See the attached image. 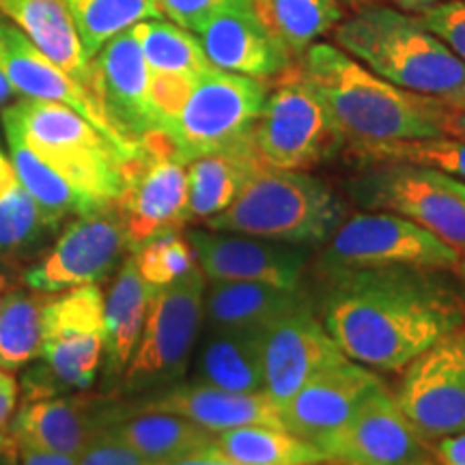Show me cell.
<instances>
[{"mask_svg":"<svg viewBox=\"0 0 465 465\" xmlns=\"http://www.w3.org/2000/svg\"><path fill=\"white\" fill-rule=\"evenodd\" d=\"M155 465H242L232 459L224 457L216 446H209V449H203L199 452H192V455L173 459V461H164V463H155Z\"/></svg>","mask_w":465,"mask_h":465,"instance_id":"f6af8a7d","label":"cell"},{"mask_svg":"<svg viewBox=\"0 0 465 465\" xmlns=\"http://www.w3.org/2000/svg\"><path fill=\"white\" fill-rule=\"evenodd\" d=\"M319 449L336 465H438L431 444L418 435L383 383Z\"/></svg>","mask_w":465,"mask_h":465,"instance_id":"9a60e30c","label":"cell"},{"mask_svg":"<svg viewBox=\"0 0 465 465\" xmlns=\"http://www.w3.org/2000/svg\"><path fill=\"white\" fill-rule=\"evenodd\" d=\"M141 44L143 56L147 61L151 74L185 75V78H201L212 69L201 42L194 33L158 17L144 20L132 28Z\"/></svg>","mask_w":465,"mask_h":465,"instance_id":"836d02e7","label":"cell"},{"mask_svg":"<svg viewBox=\"0 0 465 465\" xmlns=\"http://www.w3.org/2000/svg\"><path fill=\"white\" fill-rule=\"evenodd\" d=\"M420 22L465 63V0H440L418 14Z\"/></svg>","mask_w":465,"mask_h":465,"instance_id":"f35d334b","label":"cell"},{"mask_svg":"<svg viewBox=\"0 0 465 465\" xmlns=\"http://www.w3.org/2000/svg\"><path fill=\"white\" fill-rule=\"evenodd\" d=\"M17 465H78V457L56 452L25 440H14Z\"/></svg>","mask_w":465,"mask_h":465,"instance_id":"7bdbcfd3","label":"cell"},{"mask_svg":"<svg viewBox=\"0 0 465 465\" xmlns=\"http://www.w3.org/2000/svg\"><path fill=\"white\" fill-rule=\"evenodd\" d=\"M438 465H465V431L431 441Z\"/></svg>","mask_w":465,"mask_h":465,"instance_id":"ee69618b","label":"cell"},{"mask_svg":"<svg viewBox=\"0 0 465 465\" xmlns=\"http://www.w3.org/2000/svg\"><path fill=\"white\" fill-rule=\"evenodd\" d=\"M3 289H5V276L0 274V293H3Z\"/></svg>","mask_w":465,"mask_h":465,"instance_id":"9f6ffc18","label":"cell"},{"mask_svg":"<svg viewBox=\"0 0 465 465\" xmlns=\"http://www.w3.org/2000/svg\"><path fill=\"white\" fill-rule=\"evenodd\" d=\"M17 410V380L14 373L0 369V455L14 452L11 422Z\"/></svg>","mask_w":465,"mask_h":465,"instance_id":"b9f144b4","label":"cell"},{"mask_svg":"<svg viewBox=\"0 0 465 465\" xmlns=\"http://www.w3.org/2000/svg\"><path fill=\"white\" fill-rule=\"evenodd\" d=\"M0 121H3L11 164H14L17 179L25 185L28 196L37 205L39 218H42L48 232L56 231L67 218H75L80 213L97 209L72 183L65 182L48 162L42 160V155L28 144L25 134L20 132V127L5 110L0 113Z\"/></svg>","mask_w":465,"mask_h":465,"instance_id":"83f0119b","label":"cell"},{"mask_svg":"<svg viewBox=\"0 0 465 465\" xmlns=\"http://www.w3.org/2000/svg\"><path fill=\"white\" fill-rule=\"evenodd\" d=\"M14 95H15L14 86H11L7 74H5L3 65H0V106H5V104H7Z\"/></svg>","mask_w":465,"mask_h":465,"instance_id":"f907efd6","label":"cell"},{"mask_svg":"<svg viewBox=\"0 0 465 465\" xmlns=\"http://www.w3.org/2000/svg\"><path fill=\"white\" fill-rule=\"evenodd\" d=\"M0 15L14 22L54 65L95 93L93 61L80 44L65 0H0Z\"/></svg>","mask_w":465,"mask_h":465,"instance_id":"d4e9b609","label":"cell"},{"mask_svg":"<svg viewBox=\"0 0 465 465\" xmlns=\"http://www.w3.org/2000/svg\"><path fill=\"white\" fill-rule=\"evenodd\" d=\"M185 237L205 281H248L300 289L311 259L308 246L207 226L188 229Z\"/></svg>","mask_w":465,"mask_h":465,"instance_id":"2e32d148","label":"cell"},{"mask_svg":"<svg viewBox=\"0 0 465 465\" xmlns=\"http://www.w3.org/2000/svg\"><path fill=\"white\" fill-rule=\"evenodd\" d=\"M0 65L7 74L15 95L63 104L95 125L125 158L136 151V144L127 141L113 125L100 97L54 65L48 56H44L5 15H0Z\"/></svg>","mask_w":465,"mask_h":465,"instance_id":"ac0fdd59","label":"cell"},{"mask_svg":"<svg viewBox=\"0 0 465 465\" xmlns=\"http://www.w3.org/2000/svg\"><path fill=\"white\" fill-rule=\"evenodd\" d=\"M392 397L429 444L465 431V328L411 360L401 371Z\"/></svg>","mask_w":465,"mask_h":465,"instance_id":"8fae6325","label":"cell"},{"mask_svg":"<svg viewBox=\"0 0 465 465\" xmlns=\"http://www.w3.org/2000/svg\"><path fill=\"white\" fill-rule=\"evenodd\" d=\"M116 414L119 410H97L95 403L83 399H28L15 410L11 438L78 457L93 435Z\"/></svg>","mask_w":465,"mask_h":465,"instance_id":"cb8c5ba5","label":"cell"},{"mask_svg":"<svg viewBox=\"0 0 465 465\" xmlns=\"http://www.w3.org/2000/svg\"><path fill=\"white\" fill-rule=\"evenodd\" d=\"M342 52L401 89L444 97L465 84V63L407 11L364 5L334 28Z\"/></svg>","mask_w":465,"mask_h":465,"instance_id":"3957f363","label":"cell"},{"mask_svg":"<svg viewBox=\"0 0 465 465\" xmlns=\"http://www.w3.org/2000/svg\"><path fill=\"white\" fill-rule=\"evenodd\" d=\"M381 383L377 371L366 369L347 356L336 360L312 375L281 407L282 427L311 444L322 446L345 427L362 401Z\"/></svg>","mask_w":465,"mask_h":465,"instance_id":"d6986e66","label":"cell"},{"mask_svg":"<svg viewBox=\"0 0 465 465\" xmlns=\"http://www.w3.org/2000/svg\"><path fill=\"white\" fill-rule=\"evenodd\" d=\"M190 364L192 383L263 392V328L203 325Z\"/></svg>","mask_w":465,"mask_h":465,"instance_id":"603a6c76","label":"cell"},{"mask_svg":"<svg viewBox=\"0 0 465 465\" xmlns=\"http://www.w3.org/2000/svg\"><path fill=\"white\" fill-rule=\"evenodd\" d=\"M194 35L212 67L223 72L265 83L293 65V54L250 3L220 11Z\"/></svg>","mask_w":465,"mask_h":465,"instance_id":"ffe728a7","label":"cell"},{"mask_svg":"<svg viewBox=\"0 0 465 465\" xmlns=\"http://www.w3.org/2000/svg\"><path fill=\"white\" fill-rule=\"evenodd\" d=\"M246 3L248 0H158V7L164 20L196 33L209 17Z\"/></svg>","mask_w":465,"mask_h":465,"instance_id":"ab89813d","label":"cell"},{"mask_svg":"<svg viewBox=\"0 0 465 465\" xmlns=\"http://www.w3.org/2000/svg\"><path fill=\"white\" fill-rule=\"evenodd\" d=\"M322 465H328V463H322ZM334 465H336V463H334Z\"/></svg>","mask_w":465,"mask_h":465,"instance_id":"6f0895ef","label":"cell"},{"mask_svg":"<svg viewBox=\"0 0 465 465\" xmlns=\"http://www.w3.org/2000/svg\"><path fill=\"white\" fill-rule=\"evenodd\" d=\"M130 252L124 223L114 205L75 216L37 263L25 272V284L39 293L97 284L119 270Z\"/></svg>","mask_w":465,"mask_h":465,"instance_id":"5bb4252c","label":"cell"},{"mask_svg":"<svg viewBox=\"0 0 465 465\" xmlns=\"http://www.w3.org/2000/svg\"><path fill=\"white\" fill-rule=\"evenodd\" d=\"M136 411H166L201 424L212 433L229 429L267 424L282 427L278 405L265 392H231L199 383H177L166 391L151 394ZM284 429V427H282Z\"/></svg>","mask_w":465,"mask_h":465,"instance_id":"7402d4cb","label":"cell"},{"mask_svg":"<svg viewBox=\"0 0 465 465\" xmlns=\"http://www.w3.org/2000/svg\"><path fill=\"white\" fill-rule=\"evenodd\" d=\"M341 5H347V7L351 9H358V7H364V5H373L375 0H339Z\"/></svg>","mask_w":465,"mask_h":465,"instance_id":"db71d44e","label":"cell"},{"mask_svg":"<svg viewBox=\"0 0 465 465\" xmlns=\"http://www.w3.org/2000/svg\"><path fill=\"white\" fill-rule=\"evenodd\" d=\"M341 358L345 353L323 328L315 300L308 295L263 328V392L281 410L312 375Z\"/></svg>","mask_w":465,"mask_h":465,"instance_id":"e0dca14e","label":"cell"},{"mask_svg":"<svg viewBox=\"0 0 465 465\" xmlns=\"http://www.w3.org/2000/svg\"><path fill=\"white\" fill-rule=\"evenodd\" d=\"M130 252L153 235L188 224V160L166 132H151L124 162V185L113 203Z\"/></svg>","mask_w":465,"mask_h":465,"instance_id":"9c48e42d","label":"cell"},{"mask_svg":"<svg viewBox=\"0 0 465 465\" xmlns=\"http://www.w3.org/2000/svg\"><path fill=\"white\" fill-rule=\"evenodd\" d=\"M0 465H17L15 452H5V455H0Z\"/></svg>","mask_w":465,"mask_h":465,"instance_id":"11a10c76","label":"cell"},{"mask_svg":"<svg viewBox=\"0 0 465 465\" xmlns=\"http://www.w3.org/2000/svg\"><path fill=\"white\" fill-rule=\"evenodd\" d=\"M104 429L153 463L173 461V459L209 449L216 440V433H212L209 429L183 416L166 414V411L124 414L119 410L114 420Z\"/></svg>","mask_w":465,"mask_h":465,"instance_id":"f546056e","label":"cell"},{"mask_svg":"<svg viewBox=\"0 0 465 465\" xmlns=\"http://www.w3.org/2000/svg\"><path fill=\"white\" fill-rule=\"evenodd\" d=\"M449 274L386 267L319 276L317 315L349 360L401 373L424 349L465 328L463 293Z\"/></svg>","mask_w":465,"mask_h":465,"instance_id":"6da1fadb","label":"cell"},{"mask_svg":"<svg viewBox=\"0 0 465 465\" xmlns=\"http://www.w3.org/2000/svg\"><path fill=\"white\" fill-rule=\"evenodd\" d=\"M48 235L37 205L25 190L7 149L0 143V257H15Z\"/></svg>","mask_w":465,"mask_h":465,"instance_id":"e575fe53","label":"cell"},{"mask_svg":"<svg viewBox=\"0 0 465 465\" xmlns=\"http://www.w3.org/2000/svg\"><path fill=\"white\" fill-rule=\"evenodd\" d=\"M457 274H459V278H461V287H463V304H465V250L461 254H459V263H457Z\"/></svg>","mask_w":465,"mask_h":465,"instance_id":"816d5d0a","label":"cell"},{"mask_svg":"<svg viewBox=\"0 0 465 465\" xmlns=\"http://www.w3.org/2000/svg\"><path fill=\"white\" fill-rule=\"evenodd\" d=\"M153 289L143 281L132 252L116 270L104 295V369L110 380H121L141 339Z\"/></svg>","mask_w":465,"mask_h":465,"instance_id":"4316f807","label":"cell"},{"mask_svg":"<svg viewBox=\"0 0 465 465\" xmlns=\"http://www.w3.org/2000/svg\"><path fill=\"white\" fill-rule=\"evenodd\" d=\"M248 3H250V5H252V7H254V9H257V11H259V14H261V15H263V17H265V20H267V3H270V0H248Z\"/></svg>","mask_w":465,"mask_h":465,"instance_id":"f5cc1de1","label":"cell"},{"mask_svg":"<svg viewBox=\"0 0 465 465\" xmlns=\"http://www.w3.org/2000/svg\"><path fill=\"white\" fill-rule=\"evenodd\" d=\"M104 291L83 284L52 293L42 311L39 358L61 386L86 391L97 380L104 360Z\"/></svg>","mask_w":465,"mask_h":465,"instance_id":"4fadbf2b","label":"cell"},{"mask_svg":"<svg viewBox=\"0 0 465 465\" xmlns=\"http://www.w3.org/2000/svg\"><path fill=\"white\" fill-rule=\"evenodd\" d=\"M78 465H155L136 452L125 441L116 440L106 429L93 435L84 450L78 455Z\"/></svg>","mask_w":465,"mask_h":465,"instance_id":"60d3db41","label":"cell"},{"mask_svg":"<svg viewBox=\"0 0 465 465\" xmlns=\"http://www.w3.org/2000/svg\"><path fill=\"white\" fill-rule=\"evenodd\" d=\"M306 298L308 293L302 287L281 289L265 282L207 281L203 295V325L265 328Z\"/></svg>","mask_w":465,"mask_h":465,"instance_id":"f1b7e54d","label":"cell"},{"mask_svg":"<svg viewBox=\"0 0 465 465\" xmlns=\"http://www.w3.org/2000/svg\"><path fill=\"white\" fill-rule=\"evenodd\" d=\"M213 446L242 465H322L323 450L282 427L250 424L216 433Z\"/></svg>","mask_w":465,"mask_h":465,"instance_id":"4dcf8cb0","label":"cell"},{"mask_svg":"<svg viewBox=\"0 0 465 465\" xmlns=\"http://www.w3.org/2000/svg\"><path fill=\"white\" fill-rule=\"evenodd\" d=\"M205 287V276L194 265L166 287L153 289L141 339L121 375V391L155 394L182 383L203 328Z\"/></svg>","mask_w":465,"mask_h":465,"instance_id":"8992f818","label":"cell"},{"mask_svg":"<svg viewBox=\"0 0 465 465\" xmlns=\"http://www.w3.org/2000/svg\"><path fill=\"white\" fill-rule=\"evenodd\" d=\"M263 166L252 136L229 149L188 160V223L205 224L223 213Z\"/></svg>","mask_w":465,"mask_h":465,"instance_id":"484cf974","label":"cell"},{"mask_svg":"<svg viewBox=\"0 0 465 465\" xmlns=\"http://www.w3.org/2000/svg\"><path fill=\"white\" fill-rule=\"evenodd\" d=\"M276 78L254 124V147L265 166L311 171L334 158L345 136L300 65L287 67Z\"/></svg>","mask_w":465,"mask_h":465,"instance_id":"52a82bcc","label":"cell"},{"mask_svg":"<svg viewBox=\"0 0 465 465\" xmlns=\"http://www.w3.org/2000/svg\"><path fill=\"white\" fill-rule=\"evenodd\" d=\"M265 97L263 80L212 67L192 84L166 134L185 160L229 149L252 136Z\"/></svg>","mask_w":465,"mask_h":465,"instance_id":"30bf717a","label":"cell"},{"mask_svg":"<svg viewBox=\"0 0 465 465\" xmlns=\"http://www.w3.org/2000/svg\"><path fill=\"white\" fill-rule=\"evenodd\" d=\"M132 257L151 289L166 287L196 265L194 252L182 229L158 232L134 250Z\"/></svg>","mask_w":465,"mask_h":465,"instance_id":"74e56055","label":"cell"},{"mask_svg":"<svg viewBox=\"0 0 465 465\" xmlns=\"http://www.w3.org/2000/svg\"><path fill=\"white\" fill-rule=\"evenodd\" d=\"M446 132H449L450 136L465 138V113H457V110H452L449 125H446Z\"/></svg>","mask_w":465,"mask_h":465,"instance_id":"681fc988","label":"cell"},{"mask_svg":"<svg viewBox=\"0 0 465 465\" xmlns=\"http://www.w3.org/2000/svg\"><path fill=\"white\" fill-rule=\"evenodd\" d=\"M459 250L431 231L391 212L347 216L323 243L315 261L317 276L358 270L414 267L455 272Z\"/></svg>","mask_w":465,"mask_h":465,"instance_id":"ba28073f","label":"cell"},{"mask_svg":"<svg viewBox=\"0 0 465 465\" xmlns=\"http://www.w3.org/2000/svg\"><path fill=\"white\" fill-rule=\"evenodd\" d=\"M353 153L364 162H399L429 168V171L449 174L457 182L465 183V138L433 136V138H411V141H394L369 147H353Z\"/></svg>","mask_w":465,"mask_h":465,"instance_id":"8d00e7d4","label":"cell"},{"mask_svg":"<svg viewBox=\"0 0 465 465\" xmlns=\"http://www.w3.org/2000/svg\"><path fill=\"white\" fill-rule=\"evenodd\" d=\"M300 69L351 149L449 134L452 110L438 97L391 84L339 45L312 44Z\"/></svg>","mask_w":465,"mask_h":465,"instance_id":"7a4b0ae2","label":"cell"},{"mask_svg":"<svg viewBox=\"0 0 465 465\" xmlns=\"http://www.w3.org/2000/svg\"><path fill=\"white\" fill-rule=\"evenodd\" d=\"M399 5L401 11H407V14H420V11L429 9L431 5L440 3V0H394Z\"/></svg>","mask_w":465,"mask_h":465,"instance_id":"c3c4849f","label":"cell"},{"mask_svg":"<svg viewBox=\"0 0 465 465\" xmlns=\"http://www.w3.org/2000/svg\"><path fill=\"white\" fill-rule=\"evenodd\" d=\"M345 17L339 0H270L267 22L293 56H302Z\"/></svg>","mask_w":465,"mask_h":465,"instance_id":"d590c367","label":"cell"},{"mask_svg":"<svg viewBox=\"0 0 465 465\" xmlns=\"http://www.w3.org/2000/svg\"><path fill=\"white\" fill-rule=\"evenodd\" d=\"M353 203L369 212H391L431 231L459 252L465 250V205L429 168L380 162L347 183Z\"/></svg>","mask_w":465,"mask_h":465,"instance_id":"7c38bea8","label":"cell"},{"mask_svg":"<svg viewBox=\"0 0 465 465\" xmlns=\"http://www.w3.org/2000/svg\"><path fill=\"white\" fill-rule=\"evenodd\" d=\"M438 100L444 104L446 108L457 110V113H465V84L461 86V89L449 93V95L438 97Z\"/></svg>","mask_w":465,"mask_h":465,"instance_id":"7dc6e473","label":"cell"},{"mask_svg":"<svg viewBox=\"0 0 465 465\" xmlns=\"http://www.w3.org/2000/svg\"><path fill=\"white\" fill-rule=\"evenodd\" d=\"M93 80L95 95L127 141L138 144L147 134L160 132L149 97L151 69L132 28L93 56Z\"/></svg>","mask_w":465,"mask_h":465,"instance_id":"44dd1931","label":"cell"},{"mask_svg":"<svg viewBox=\"0 0 465 465\" xmlns=\"http://www.w3.org/2000/svg\"><path fill=\"white\" fill-rule=\"evenodd\" d=\"M345 218V203L322 179L306 171L263 166L231 207L201 226L315 248Z\"/></svg>","mask_w":465,"mask_h":465,"instance_id":"277c9868","label":"cell"},{"mask_svg":"<svg viewBox=\"0 0 465 465\" xmlns=\"http://www.w3.org/2000/svg\"><path fill=\"white\" fill-rule=\"evenodd\" d=\"M65 5L91 61L116 35L162 17L158 0H65Z\"/></svg>","mask_w":465,"mask_h":465,"instance_id":"d6a6232c","label":"cell"},{"mask_svg":"<svg viewBox=\"0 0 465 465\" xmlns=\"http://www.w3.org/2000/svg\"><path fill=\"white\" fill-rule=\"evenodd\" d=\"M28 144L93 207L113 205L124 185L125 155L83 114L54 102L31 100L3 108Z\"/></svg>","mask_w":465,"mask_h":465,"instance_id":"5b68a950","label":"cell"},{"mask_svg":"<svg viewBox=\"0 0 465 465\" xmlns=\"http://www.w3.org/2000/svg\"><path fill=\"white\" fill-rule=\"evenodd\" d=\"M45 300L28 287L0 293V369L15 373L39 356Z\"/></svg>","mask_w":465,"mask_h":465,"instance_id":"1f68e13d","label":"cell"},{"mask_svg":"<svg viewBox=\"0 0 465 465\" xmlns=\"http://www.w3.org/2000/svg\"><path fill=\"white\" fill-rule=\"evenodd\" d=\"M431 174L435 177V182H438L440 185H444V188L449 190L452 196H457V199L465 205V183L463 182H457V179L449 177V174H441V173H435V171H431Z\"/></svg>","mask_w":465,"mask_h":465,"instance_id":"bcb514c9","label":"cell"}]
</instances>
